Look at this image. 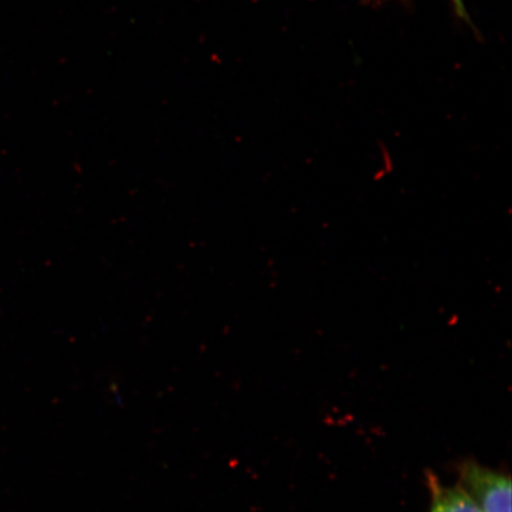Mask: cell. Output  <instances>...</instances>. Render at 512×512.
<instances>
[{"label": "cell", "instance_id": "obj_2", "mask_svg": "<svg viewBox=\"0 0 512 512\" xmlns=\"http://www.w3.org/2000/svg\"><path fill=\"white\" fill-rule=\"evenodd\" d=\"M428 486L432 496L430 512H482L459 485L445 486L430 473Z\"/></svg>", "mask_w": 512, "mask_h": 512}, {"label": "cell", "instance_id": "obj_3", "mask_svg": "<svg viewBox=\"0 0 512 512\" xmlns=\"http://www.w3.org/2000/svg\"><path fill=\"white\" fill-rule=\"evenodd\" d=\"M454 11L459 18L465 19V21H469V17H467V12L465 9L464 0H451Z\"/></svg>", "mask_w": 512, "mask_h": 512}, {"label": "cell", "instance_id": "obj_1", "mask_svg": "<svg viewBox=\"0 0 512 512\" xmlns=\"http://www.w3.org/2000/svg\"><path fill=\"white\" fill-rule=\"evenodd\" d=\"M459 486L482 512H511V480L504 473L467 462L460 469Z\"/></svg>", "mask_w": 512, "mask_h": 512}]
</instances>
